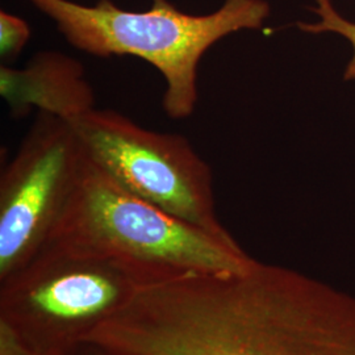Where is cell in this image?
<instances>
[{
	"instance_id": "12",
	"label": "cell",
	"mask_w": 355,
	"mask_h": 355,
	"mask_svg": "<svg viewBox=\"0 0 355 355\" xmlns=\"http://www.w3.org/2000/svg\"><path fill=\"white\" fill-rule=\"evenodd\" d=\"M66 355H87V346L85 345L80 350H78V352H74V353H70V354Z\"/></svg>"
},
{
	"instance_id": "11",
	"label": "cell",
	"mask_w": 355,
	"mask_h": 355,
	"mask_svg": "<svg viewBox=\"0 0 355 355\" xmlns=\"http://www.w3.org/2000/svg\"><path fill=\"white\" fill-rule=\"evenodd\" d=\"M87 346V345H86ZM87 355H107L102 353V352H99V350H96V349H94V347H91V346H87Z\"/></svg>"
},
{
	"instance_id": "1",
	"label": "cell",
	"mask_w": 355,
	"mask_h": 355,
	"mask_svg": "<svg viewBox=\"0 0 355 355\" xmlns=\"http://www.w3.org/2000/svg\"><path fill=\"white\" fill-rule=\"evenodd\" d=\"M83 343L107 355H355V295L254 259L145 282Z\"/></svg>"
},
{
	"instance_id": "2",
	"label": "cell",
	"mask_w": 355,
	"mask_h": 355,
	"mask_svg": "<svg viewBox=\"0 0 355 355\" xmlns=\"http://www.w3.org/2000/svg\"><path fill=\"white\" fill-rule=\"evenodd\" d=\"M54 21L78 51L108 58L132 55L152 64L165 79L162 105L180 120L193 114L198 71L216 42L240 31L259 29L270 17L266 0H224L215 12H182L170 0H152L146 11H125L112 0L92 6L71 0H28Z\"/></svg>"
},
{
	"instance_id": "9",
	"label": "cell",
	"mask_w": 355,
	"mask_h": 355,
	"mask_svg": "<svg viewBox=\"0 0 355 355\" xmlns=\"http://www.w3.org/2000/svg\"><path fill=\"white\" fill-rule=\"evenodd\" d=\"M31 38V28L21 17L12 13L0 12V58L10 64L19 58Z\"/></svg>"
},
{
	"instance_id": "5",
	"label": "cell",
	"mask_w": 355,
	"mask_h": 355,
	"mask_svg": "<svg viewBox=\"0 0 355 355\" xmlns=\"http://www.w3.org/2000/svg\"><path fill=\"white\" fill-rule=\"evenodd\" d=\"M89 159L124 190L170 215L232 239L216 214L212 171L190 141L140 127L112 110L70 121Z\"/></svg>"
},
{
	"instance_id": "4",
	"label": "cell",
	"mask_w": 355,
	"mask_h": 355,
	"mask_svg": "<svg viewBox=\"0 0 355 355\" xmlns=\"http://www.w3.org/2000/svg\"><path fill=\"white\" fill-rule=\"evenodd\" d=\"M148 280L125 263L46 242L28 263L0 280V318L38 355L70 354Z\"/></svg>"
},
{
	"instance_id": "3",
	"label": "cell",
	"mask_w": 355,
	"mask_h": 355,
	"mask_svg": "<svg viewBox=\"0 0 355 355\" xmlns=\"http://www.w3.org/2000/svg\"><path fill=\"white\" fill-rule=\"evenodd\" d=\"M48 242L125 263L150 280L239 272L254 261L233 237L215 236L124 190L86 153L76 189Z\"/></svg>"
},
{
	"instance_id": "6",
	"label": "cell",
	"mask_w": 355,
	"mask_h": 355,
	"mask_svg": "<svg viewBox=\"0 0 355 355\" xmlns=\"http://www.w3.org/2000/svg\"><path fill=\"white\" fill-rule=\"evenodd\" d=\"M83 162L85 150L71 124L37 112L0 177V280L49 241Z\"/></svg>"
},
{
	"instance_id": "10",
	"label": "cell",
	"mask_w": 355,
	"mask_h": 355,
	"mask_svg": "<svg viewBox=\"0 0 355 355\" xmlns=\"http://www.w3.org/2000/svg\"><path fill=\"white\" fill-rule=\"evenodd\" d=\"M0 355H38L13 328L0 318Z\"/></svg>"
},
{
	"instance_id": "8",
	"label": "cell",
	"mask_w": 355,
	"mask_h": 355,
	"mask_svg": "<svg viewBox=\"0 0 355 355\" xmlns=\"http://www.w3.org/2000/svg\"><path fill=\"white\" fill-rule=\"evenodd\" d=\"M312 11L318 16V20L313 23H299V29L312 35L334 33L349 41L353 54L346 64L343 79L355 80V21L338 12L333 0H315Z\"/></svg>"
},
{
	"instance_id": "7",
	"label": "cell",
	"mask_w": 355,
	"mask_h": 355,
	"mask_svg": "<svg viewBox=\"0 0 355 355\" xmlns=\"http://www.w3.org/2000/svg\"><path fill=\"white\" fill-rule=\"evenodd\" d=\"M0 94L17 119L36 108L70 123L95 108L83 64L61 51H40L21 69L1 64Z\"/></svg>"
}]
</instances>
